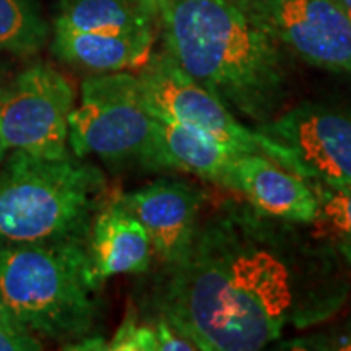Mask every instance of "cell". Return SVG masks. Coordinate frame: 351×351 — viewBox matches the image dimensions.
Segmentation results:
<instances>
[{"label": "cell", "mask_w": 351, "mask_h": 351, "mask_svg": "<svg viewBox=\"0 0 351 351\" xmlns=\"http://www.w3.org/2000/svg\"><path fill=\"white\" fill-rule=\"evenodd\" d=\"M156 20L137 0H60L54 28L104 36L155 34Z\"/></svg>", "instance_id": "obj_15"}, {"label": "cell", "mask_w": 351, "mask_h": 351, "mask_svg": "<svg viewBox=\"0 0 351 351\" xmlns=\"http://www.w3.org/2000/svg\"><path fill=\"white\" fill-rule=\"evenodd\" d=\"M291 56L351 73V21L339 0H244Z\"/></svg>", "instance_id": "obj_9"}, {"label": "cell", "mask_w": 351, "mask_h": 351, "mask_svg": "<svg viewBox=\"0 0 351 351\" xmlns=\"http://www.w3.org/2000/svg\"><path fill=\"white\" fill-rule=\"evenodd\" d=\"M137 2L158 21L160 20L161 13L169 7L174 0H137Z\"/></svg>", "instance_id": "obj_22"}, {"label": "cell", "mask_w": 351, "mask_h": 351, "mask_svg": "<svg viewBox=\"0 0 351 351\" xmlns=\"http://www.w3.org/2000/svg\"><path fill=\"white\" fill-rule=\"evenodd\" d=\"M221 187L238 192L269 218L313 225L319 217V200L309 182L263 153L236 152Z\"/></svg>", "instance_id": "obj_11"}, {"label": "cell", "mask_w": 351, "mask_h": 351, "mask_svg": "<svg viewBox=\"0 0 351 351\" xmlns=\"http://www.w3.org/2000/svg\"><path fill=\"white\" fill-rule=\"evenodd\" d=\"M307 181V179H306ZM319 200V236L351 267V186L307 181Z\"/></svg>", "instance_id": "obj_17"}, {"label": "cell", "mask_w": 351, "mask_h": 351, "mask_svg": "<svg viewBox=\"0 0 351 351\" xmlns=\"http://www.w3.org/2000/svg\"><path fill=\"white\" fill-rule=\"evenodd\" d=\"M283 345H287L283 348L291 350H351V314L330 330L296 337Z\"/></svg>", "instance_id": "obj_19"}, {"label": "cell", "mask_w": 351, "mask_h": 351, "mask_svg": "<svg viewBox=\"0 0 351 351\" xmlns=\"http://www.w3.org/2000/svg\"><path fill=\"white\" fill-rule=\"evenodd\" d=\"M86 254L91 282L99 289L116 275L143 274L155 257L147 230L119 195L108 199L96 213Z\"/></svg>", "instance_id": "obj_12"}, {"label": "cell", "mask_w": 351, "mask_h": 351, "mask_svg": "<svg viewBox=\"0 0 351 351\" xmlns=\"http://www.w3.org/2000/svg\"><path fill=\"white\" fill-rule=\"evenodd\" d=\"M158 169L199 176L221 187L236 152L219 140L191 127L155 119Z\"/></svg>", "instance_id": "obj_14"}, {"label": "cell", "mask_w": 351, "mask_h": 351, "mask_svg": "<svg viewBox=\"0 0 351 351\" xmlns=\"http://www.w3.org/2000/svg\"><path fill=\"white\" fill-rule=\"evenodd\" d=\"M140 88L155 119L195 129L239 152L263 153V137L245 127L217 96L197 83L165 49L140 69Z\"/></svg>", "instance_id": "obj_8"}, {"label": "cell", "mask_w": 351, "mask_h": 351, "mask_svg": "<svg viewBox=\"0 0 351 351\" xmlns=\"http://www.w3.org/2000/svg\"><path fill=\"white\" fill-rule=\"evenodd\" d=\"M119 197L147 230L161 265L179 261L200 223L204 192L181 179L161 178Z\"/></svg>", "instance_id": "obj_10"}, {"label": "cell", "mask_w": 351, "mask_h": 351, "mask_svg": "<svg viewBox=\"0 0 351 351\" xmlns=\"http://www.w3.org/2000/svg\"><path fill=\"white\" fill-rule=\"evenodd\" d=\"M109 351H160L155 326L145 319L140 322L134 309H129L125 319L108 341Z\"/></svg>", "instance_id": "obj_18"}, {"label": "cell", "mask_w": 351, "mask_h": 351, "mask_svg": "<svg viewBox=\"0 0 351 351\" xmlns=\"http://www.w3.org/2000/svg\"><path fill=\"white\" fill-rule=\"evenodd\" d=\"M69 148L82 160L93 155L109 165L158 169L155 117L137 75L95 73L83 80L80 104L69 116Z\"/></svg>", "instance_id": "obj_5"}, {"label": "cell", "mask_w": 351, "mask_h": 351, "mask_svg": "<svg viewBox=\"0 0 351 351\" xmlns=\"http://www.w3.org/2000/svg\"><path fill=\"white\" fill-rule=\"evenodd\" d=\"M301 226L226 200L199 223L182 257L163 265L150 317L202 351H257L326 322L350 283L332 245Z\"/></svg>", "instance_id": "obj_1"}, {"label": "cell", "mask_w": 351, "mask_h": 351, "mask_svg": "<svg viewBox=\"0 0 351 351\" xmlns=\"http://www.w3.org/2000/svg\"><path fill=\"white\" fill-rule=\"evenodd\" d=\"M3 85H5V83L2 82V78H0V95H2V90H3ZM7 153H8V150H7V147H5V143H3V138H2V134H0V163H2L3 160H5V156H7Z\"/></svg>", "instance_id": "obj_23"}, {"label": "cell", "mask_w": 351, "mask_h": 351, "mask_svg": "<svg viewBox=\"0 0 351 351\" xmlns=\"http://www.w3.org/2000/svg\"><path fill=\"white\" fill-rule=\"evenodd\" d=\"M155 34L104 36V34L52 29L51 49L64 64L93 73L142 69L150 59Z\"/></svg>", "instance_id": "obj_13"}, {"label": "cell", "mask_w": 351, "mask_h": 351, "mask_svg": "<svg viewBox=\"0 0 351 351\" xmlns=\"http://www.w3.org/2000/svg\"><path fill=\"white\" fill-rule=\"evenodd\" d=\"M106 200L103 171L82 158L8 152L0 163V243L86 244Z\"/></svg>", "instance_id": "obj_4"}, {"label": "cell", "mask_w": 351, "mask_h": 351, "mask_svg": "<svg viewBox=\"0 0 351 351\" xmlns=\"http://www.w3.org/2000/svg\"><path fill=\"white\" fill-rule=\"evenodd\" d=\"M75 90L47 64L25 69L0 95V134L8 152L46 160L69 158V116Z\"/></svg>", "instance_id": "obj_7"}, {"label": "cell", "mask_w": 351, "mask_h": 351, "mask_svg": "<svg viewBox=\"0 0 351 351\" xmlns=\"http://www.w3.org/2000/svg\"><path fill=\"white\" fill-rule=\"evenodd\" d=\"M339 3H340V7L343 8L346 16H348L350 21H351V0H339Z\"/></svg>", "instance_id": "obj_24"}, {"label": "cell", "mask_w": 351, "mask_h": 351, "mask_svg": "<svg viewBox=\"0 0 351 351\" xmlns=\"http://www.w3.org/2000/svg\"><path fill=\"white\" fill-rule=\"evenodd\" d=\"M98 295L86 244L0 243V317L20 330L64 346L95 335Z\"/></svg>", "instance_id": "obj_3"}, {"label": "cell", "mask_w": 351, "mask_h": 351, "mask_svg": "<svg viewBox=\"0 0 351 351\" xmlns=\"http://www.w3.org/2000/svg\"><path fill=\"white\" fill-rule=\"evenodd\" d=\"M49 33L38 0H0V51L34 56L46 46Z\"/></svg>", "instance_id": "obj_16"}, {"label": "cell", "mask_w": 351, "mask_h": 351, "mask_svg": "<svg viewBox=\"0 0 351 351\" xmlns=\"http://www.w3.org/2000/svg\"><path fill=\"white\" fill-rule=\"evenodd\" d=\"M265 156L307 181L351 186V112L300 103L254 127Z\"/></svg>", "instance_id": "obj_6"}, {"label": "cell", "mask_w": 351, "mask_h": 351, "mask_svg": "<svg viewBox=\"0 0 351 351\" xmlns=\"http://www.w3.org/2000/svg\"><path fill=\"white\" fill-rule=\"evenodd\" d=\"M43 348V340L0 317V351H36Z\"/></svg>", "instance_id": "obj_20"}, {"label": "cell", "mask_w": 351, "mask_h": 351, "mask_svg": "<svg viewBox=\"0 0 351 351\" xmlns=\"http://www.w3.org/2000/svg\"><path fill=\"white\" fill-rule=\"evenodd\" d=\"M155 326L158 345H160V351H195L197 348L189 341L186 337H182L176 328H173L166 322L165 319L160 317H150L148 319Z\"/></svg>", "instance_id": "obj_21"}, {"label": "cell", "mask_w": 351, "mask_h": 351, "mask_svg": "<svg viewBox=\"0 0 351 351\" xmlns=\"http://www.w3.org/2000/svg\"><path fill=\"white\" fill-rule=\"evenodd\" d=\"M160 23L163 49L234 116L257 127L288 109L291 54L244 0H174Z\"/></svg>", "instance_id": "obj_2"}]
</instances>
